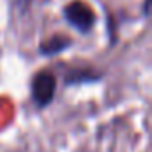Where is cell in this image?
Masks as SVG:
<instances>
[{
	"label": "cell",
	"instance_id": "obj_1",
	"mask_svg": "<svg viewBox=\"0 0 152 152\" xmlns=\"http://www.w3.org/2000/svg\"><path fill=\"white\" fill-rule=\"evenodd\" d=\"M63 15H64L66 22H68L73 29H77V31L83 32V34L90 32V31L93 29L95 22H97L95 11H93L86 2H83V0H73V2H70L68 6H64Z\"/></svg>",
	"mask_w": 152,
	"mask_h": 152
},
{
	"label": "cell",
	"instance_id": "obj_2",
	"mask_svg": "<svg viewBox=\"0 0 152 152\" xmlns=\"http://www.w3.org/2000/svg\"><path fill=\"white\" fill-rule=\"evenodd\" d=\"M56 88H57V79L50 70L38 72L31 83V95H32L34 104L38 107H47L54 100Z\"/></svg>",
	"mask_w": 152,
	"mask_h": 152
},
{
	"label": "cell",
	"instance_id": "obj_3",
	"mask_svg": "<svg viewBox=\"0 0 152 152\" xmlns=\"http://www.w3.org/2000/svg\"><path fill=\"white\" fill-rule=\"evenodd\" d=\"M72 45V41L68 39V36H61V34H56L52 38H48L47 41H43L39 45V52L43 56H56L59 52H63L64 48H68Z\"/></svg>",
	"mask_w": 152,
	"mask_h": 152
},
{
	"label": "cell",
	"instance_id": "obj_4",
	"mask_svg": "<svg viewBox=\"0 0 152 152\" xmlns=\"http://www.w3.org/2000/svg\"><path fill=\"white\" fill-rule=\"evenodd\" d=\"M100 75L93 70H88V68H75V70H70L68 75L64 77V83L66 84H79V83H91V81H97Z\"/></svg>",
	"mask_w": 152,
	"mask_h": 152
},
{
	"label": "cell",
	"instance_id": "obj_5",
	"mask_svg": "<svg viewBox=\"0 0 152 152\" xmlns=\"http://www.w3.org/2000/svg\"><path fill=\"white\" fill-rule=\"evenodd\" d=\"M148 4L150 0H143V15H148Z\"/></svg>",
	"mask_w": 152,
	"mask_h": 152
}]
</instances>
